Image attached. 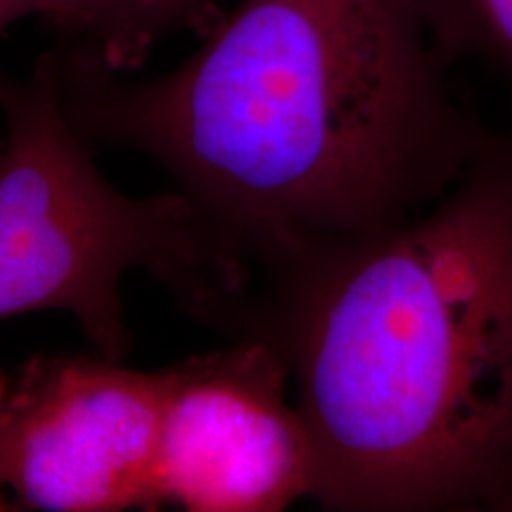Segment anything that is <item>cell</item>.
Listing matches in <instances>:
<instances>
[{"mask_svg": "<svg viewBox=\"0 0 512 512\" xmlns=\"http://www.w3.org/2000/svg\"><path fill=\"white\" fill-rule=\"evenodd\" d=\"M434 48L446 64L472 62L510 93L512 0H415Z\"/></svg>", "mask_w": 512, "mask_h": 512, "instance_id": "52a82bcc", "label": "cell"}, {"mask_svg": "<svg viewBox=\"0 0 512 512\" xmlns=\"http://www.w3.org/2000/svg\"><path fill=\"white\" fill-rule=\"evenodd\" d=\"M53 55L83 140L162 166L252 271L256 313L287 271L432 207L489 136L415 0H242L152 79Z\"/></svg>", "mask_w": 512, "mask_h": 512, "instance_id": "6da1fadb", "label": "cell"}, {"mask_svg": "<svg viewBox=\"0 0 512 512\" xmlns=\"http://www.w3.org/2000/svg\"><path fill=\"white\" fill-rule=\"evenodd\" d=\"M0 318L62 311L102 358L124 361L121 278L145 268L188 316L247 339L256 283L181 190L128 197L95 169L64 110L53 50L29 79L0 74Z\"/></svg>", "mask_w": 512, "mask_h": 512, "instance_id": "3957f363", "label": "cell"}, {"mask_svg": "<svg viewBox=\"0 0 512 512\" xmlns=\"http://www.w3.org/2000/svg\"><path fill=\"white\" fill-rule=\"evenodd\" d=\"M36 0H0V31L17 19L34 15Z\"/></svg>", "mask_w": 512, "mask_h": 512, "instance_id": "ba28073f", "label": "cell"}, {"mask_svg": "<svg viewBox=\"0 0 512 512\" xmlns=\"http://www.w3.org/2000/svg\"><path fill=\"white\" fill-rule=\"evenodd\" d=\"M159 430L162 505L192 512H280L313 496L304 415L287 399V361L261 339L169 366Z\"/></svg>", "mask_w": 512, "mask_h": 512, "instance_id": "5b68a950", "label": "cell"}, {"mask_svg": "<svg viewBox=\"0 0 512 512\" xmlns=\"http://www.w3.org/2000/svg\"><path fill=\"white\" fill-rule=\"evenodd\" d=\"M8 387H10V375L0 370V406H3V399H5V394H8ZM15 508H17V505H12L10 498L5 496L3 491H0V512H3V510H15Z\"/></svg>", "mask_w": 512, "mask_h": 512, "instance_id": "9c48e42d", "label": "cell"}, {"mask_svg": "<svg viewBox=\"0 0 512 512\" xmlns=\"http://www.w3.org/2000/svg\"><path fill=\"white\" fill-rule=\"evenodd\" d=\"M34 15L60 31L69 53L128 74L162 38L178 31L207 36L223 12L216 0H36Z\"/></svg>", "mask_w": 512, "mask_h": 512, "instance_id": "8992f818", "label": "cell"}, {"mask_svg": "<svg viewBox=\"0 0 512 512\" xmlns=\"http://www.w3.org/2000/svg\"><path fill=\"white\" fill-rule=\"evenodd\" d=\"M169 370L36 356L0 406V491L46 512L155 510Z\"/></svg>", "mask_w": 512, "mask_h": 512, "instance_id": "277c9868", "label": "cell"}, {"mask_svg": "<svg viewBox=\"0 0 512 512\" xmlns=\"http://www.w3.org/2000/svg\"><path fill=\"white\" fill-rule=\"evenodd\" d=\"M335 512H512V124L422 214L268 287Z\"/></svg>", "mask_w": 512, "mask_h": 512, "instance_id": "7a4b0ae2", "label": "cell"}]
</instances>
